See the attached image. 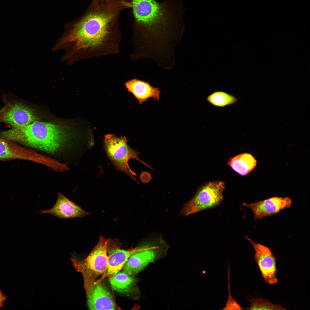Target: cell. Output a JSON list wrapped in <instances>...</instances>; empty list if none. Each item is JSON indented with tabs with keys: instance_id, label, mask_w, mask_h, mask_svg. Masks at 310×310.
<instances>
[{
	"instance_id": "cell-1",
	"label": "cell",
	"mask_w": 310,
	"mask_h": 310,
	"mask_svg": "<svg viewBox=\"0 0 310 310\" xmlns=\"http://www.w3.org/2000/svg\"><path fill=\"white\" fill-rule=\"evenodd\" d=\"M133 23L144 38V57L156 63L176 57L185 28L182 0H131Z\"/></svg>"
},
{
	"instance_id": "cell-2",
	"label": "cell",
	"mask_w": 310,
	"mask_h": 310,
	"mask_svg": "<svg viewBox=\"0 0 310 310\" xmlns=\"http://www.w3.org/2000/svg\"><path fill=\"white\" fill-rule=\"evenodd\" d=\"M131 5L128 0H92L83 14L65 24L53 50H64L61 60L73 63L81 52L101 43L118 23L121 12Z\"/></svg>"
},
{
	"instance_id": "cell-3",
	"label": "cell",
	"mask_w": 310,
	"mask_h": 310,
	"mask_svg": "<svg viewBox=\"0 0 310 310\" xmlns=\"http://www.w3.org/2000/svg\"><path fill=\"white\" fill-rule=\"evenodd\" d=\"M72 136L65 126L38 121L0 132L3 139L52 154L62 152Z\"/></svg>"
},
{
	"instance_id": "cell-4",
	"label": "cell",
	"mask_w": 310,
	"mask_h": 310,
	"mask_svg": "<svg viewBox=\"0 0 310 310\" xmlns=\"http://www.w3.org/2000/svg\"><path fill=\"white\" fill-rule=\"evenodd\" d=\"M137 251L131 255L122 270L136 276L149 265L165 257L169 246L161 236L148 239L138 246Z\"/></svg>"
},
{
	"instance_id": "cell-5",
	"label": "cell",
	"mask_w": 310,
	"mask_h": 310,
	"mask_svg": "<svg viewBox=\"0 0 310 310\" xmlns=\"http://www.w3.org/2000/svg\"><path fill=\"white\" fill-rule=\"evenodd\" d=\"M127 141L125 136L119 137L114 134H108L104 136V148L115 168L125 173L138 183L135 177L136 174L129 166L128 161L130 158L136 159L150 169H153L138 158L140 153L131 148Z\"/></svg>"
},
{
	"instance_id": "cell-6",
	"label": "cell",
	"mask_w": 310,
	"mask_h": 310,
	"mask_svg": "<svg viewBox=\"0 0 310 310\" xmlns=\"http://www.w3.org/2000/svg\"><path fill=\"white\" fill-rule=\"evenodd\" d=\"M225 183L217 181L209 182L199 187L192 198L184 204L180 215L187 216L206 210L218 207L223 200Z\"/></svg>"
},
{
	"instance_id": "cell-7",
	"label": "cell",
	"mask_w": 310,
	"mask_h": 310,
	"mask_svg": "<svg viewBox=\"0 0 310 310\" xmlns=\"http://www.w3.org/2000/svg\"><path fill=\"white\" fill-rule=\"evenodd\" d=\"M107 239L101 235L99 241L89 255L78 261L76 266L83 274L86 292L93 285L96 278L102 276L106 270L108 260L106 248Z\"/></svg>"
},
{
	"instance_id": "cell-8",
	"label": "cell",
	"mask_w": 310,
	"mask_h": 310,
	"mask_svg": "<svg viewBox=\"0 0 310 310\" xmlns=\"http://www.w3.org/2000/svg\"><path fill=\"white\" fill-rule=\"evenodd\" d=\"M3 101L4 105L0 108V123L17 128L25 126L35 121V113L28 106L11 99L4 98Z\"/></svg>"
},
{
	"instance_id": "cell-9",
	"label": "cell",
	"mask_w": 310,
	"mask_h": 310,
	"mask_svg": "<svg viewBox=\"0 0 310 310\" xmlns=\"http://www.w3.org/2000/svg\"><path fill=\"white\" fill-rule=\"evenodd\" d=\"M106 248L108 260L107 269L100 280L105 277L109 280L122 269L130 256L138 249V246L123 249L122 244L117 239H107Z\"/></svg>"
},
{
	"instance_id": "cell-10",
	"label": "cell",
	"mask_w": 310,
	"mask_h": 310,
	"mask_svg": "<svg viewBox=\"0 0 310 310\" xmlns=\"http://www.w3.org/2000/svg\"><path fill=\"white\" fill-rule=\"evenodd\" d=\"M245 237L254 248V259L266 282L270 284L277 283L276 259L273 253L269 247L255 242L246 235Z\"/></svg>"
},
{
	"instance_id": "cell-11",
	"label": "cell",
	"mask_w": 310,
	"mask_h": 310,
	"mask_svg": "<svg viewBox=\"0 0 310 310\" xmlns=\"http://www.w3.org/2000/svg\"><path fill=\"white\" fill-rule=\"evenodd\" d=\"M242 204L252 210L254 221L264 217L272 216L283 210L290 208L292 202L289 197L275 196L249 204L243 202Z\"/></svg>"
},
{
	"instance_id": "cell-12",
	"label": "cell",
	"mask_w": 310,
	"mask_h": 310,
	"mask_svg": "<svg viewBox=\"0 0 310 310\" xmlns=\"http://www.w3.org/2000/svg\"><path fill=\"white\" fill-rule=\"evenodd\" d=\"M99 280L95 281L86 293L87 304L90 310H116L119 307L108 289Z\"/></svg>"
},
{
	"instance_id": "cell-13",
	"label": "cell",
	"mask_w": 310,
	"mask_h": 310,
	"mask_svg": "<svg viewBox=\"0 0 310 310\" xmlns=\"http://www.w3.org/2000/svg\"><path fill=\"white\" fill-rule=\"evenodd\" d=\"M27 160L40 163L43 156L34 151L0 137V160Z\"/></svg>"
},
{
	"instance_id": "cell-14",
	"label": "cell",
	"mask_w": 310,
	"mask_h": 310,
	"mask_svg": "<svg viewBox=\"0 0 310 310\" xmlns=\"http://www.w3.org/2000/svg\"><path fill=\"white\" fill-rule=\"evenodd\" d=\"M40 214H49L61 219L82 218L90 214L61 193H58L57 201L51 209L41 211Z\"/></svg>"
},
{
	"instance_id": "cell-15",
	"label": "cell",
	"mask_w": 310,
	"mask_h": 310,
	"mask_svg": "<svg viewBox=\"0 0 310 310\" xmlns=\"http://www.w3.org/2000/svg\"><path fill=\"white\" fill-rule=\"evenodd\" d=\"M125 85L128 91L134 95L140 104L150 98L156 101L160 98L161 91L158 88L152 86L148 82L134 79L127 82Z\"/></svg>"
},
{
	"instance_id": "cell-16",
	"label": "cell",
	"mask_w": 310,
	"mask_h": 310,
	"mask_svg": "<svg viewBox=\"0 0 310 310\" xmlns=\"http://www.w3.org/2000/svg\"><path fill=\"white\" fill-rule=\"evenodd\" d=\"M111 284L115 291L122 293L133 292L140 296L137 283L138 281L135 276L127 274L121 270L109 279Z\"/></svg>"
},
{
	"instance_id": "cell-17",
	"label": "cell",
	"mask_w": 310,
	"mask_h": 310,
	"mask_svg": "<svg viewBox=\"0 0 310 310\" xmlns=\"http://www.w3.org/2000/svg\"><path fill=\"white\" fill-rule=\"evenodd\" d=\"M257 161L251 154L245 153L230 158L228 164L238 174L245 175L251 172L256 167Z\"/></svg>"
},
{
	"instance_id": "cell-18",
	"label": "cell",
	"mask_w": 310,
	"mask_h": 310,
	"mask_svg": "<svg viewBox=\"0 0 310 310\" xmlns=\"http://www.w3.org/2000/svg\"><path fill=\"white\" fill-rule=\"evenodd\" d=\"M206 100L214 106L222 107L234 104L238 101L237 98L232 95L222 91L212 92L207 96Z\"/></svg>"
},
{
	"instance_id": "cell-19",
	"label": "cell",
	"mask_w": 310,
	"mask_h": 310,
	"mask_svg": "<svg viewBox=\"0 0 310 310\" xmlns=\"http://www.w3.org/2000/svg\"><path fill=\"white\" fill-rule=\"evenodd\" d=\"M251 303L249 310H285L280 305H274L265 299L255 298L249 299Z\"/></svg>"
},
{
	"instance_id": "cell-20",
	"label": "cell",
	"mask_w": 310,
	"mask_h": 310,
	"mask_svg": "<svg viewBox=\"0 0 310 310\" xmlns=\"http://www.w3.org/2000/svg\"><path fill=\"white\" fill-rule=\"evenodd\" d=\"M228 299L225 306L223 309V310H242L244 309L240 306L237 303L235 299L232 297L230 290V273L229 266H228Z\"/></svg>"
},
{
	"instance_id": "cell-21",
	"label": "cell",
	"mask_w": 310,
	"mask_h": 310,
	"mask_svg": "<svg viewBox=\"0 0 310 310\" xmlns=\"http://www.w3.org/2000/svg\"><path fill=\"white\" fill-rule=\"evenodd\" d=\"M7 299V297L2 293L0 289V309L4 306V303Z\"/></svg>"
}]
</instances>
